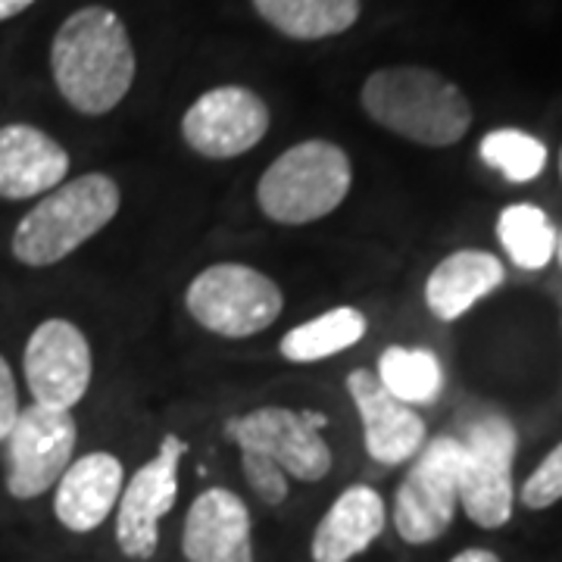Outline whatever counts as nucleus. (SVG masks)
<instances>
[{
  "label": "nucleus",
  "instance_id": "16",
  "mask_svg": "<svg viewBox=\"0 0 562 562\" xmlns=\"http://www.w3.org/2000/svg\"><path fill=\"white\" fill-rule=\"evenodd\" d=\"M69 176V154L38 125H0V201H35Z\"/></svg>",
  "mask_w": 562,
  "mask_h": 562
},
{
  "label": "nucleus",
  "instance_id": "11",
  "mask_svg": "<svg viewBox=\"0 0 562 562\" xmlns=\"http://www.w3.org/2000/svg\"><path fill=\"white\" fill-rule=\"evenodd\" d=\"M22 372L38 406L72 413L94 379L91 344L76 322L44 319L25 341Z\"/></svg>",
  "mask_w": 562,
  "mask_h": 562
},
{
  "label": "nucleus",
  "instance_id": "2",
  "mask_svg": "<svg viewBox=\"0 0 562 562\" xmlns=\"http://www.w3.org/2000/svg\"><path fill=\"white\" fill-rule=\"evenodd\" d=\"M319 409L257 406L225 422V438L241 450L244 479L266 506L288 501V482L316 484L331 472V447L322 438Z\"/></svg>",
  "mask_w": 562,
  "mask_h": 562
},
{
  "label": "nucleus",
  "instance_id": "3",
  "mask_svg": "<svg viewBox=\"0 0 562 562\" xmlns=\"http://www.w3.org/2000/svg\"><path fill=\"white\" fill-rule=\"evenodd\" d=\"M366 116L422 147H450L472 125V103L453 81L425 66H384L362 81Z\"/></svg>",
  "mask_w": 562,
  "mask_h": 562
},
{
  "label": "nucleus",
  "instance_id": "6",
  "mask_svg": "<svg viewBox=\"0 0 562 562\" xmlns=\"http://www.w3.org/2000/svg\"><path fill=\"white\" fill-rule=\"evenodd\" d=\"M184 306L203 331L228 341H244L279 319L284 294L276 279L254 266L213 262L191 279L184 291Z\"/></svg>",
  "mask_w": 562,
  "mask_h": 562
},
{
  "label": "nucleus",
  "instance_id": "27",
  "mask_svg": "<svg viewBox=\"0 0 562 562\" xmlns=\"http://www.w3.org/2000/svg\"><path fill=\"white\" fill-rule=\"evenodd\" d=\"M29 7H35V0H0V22L16 20Z\"/></svg>",
  "mask_w": 562,
  "mask_h": 562
},
{
  "label": "nucleus",
  "instance_id": "23",
  "mask_svg": "<svg viewBox=\"0 0 562 562\" xmlns=\"http://www.w3.org/2000/svg\"><path fill=\"white\" fill-rule=\"evenodd\" d=\"M484 166L513 184L535 181L547 169V144L522 128H494L479 144Z\"/></svg>",
  "mask_w": 562,
  "mask_h": 562
},
{
  "label": "nucleus",
  "instance_id": "20",
  "mask_svg": "<svg viewBox=\"0 0 562 562\" xmlns=\"http://www.w3.org/2000/svg\"><path fill=\"white\" fill-rule=\"evenodd\" d=\"M369 331V322L357 306H335L316 319L288 328L279 341V353L288 362H319L357 347Z\"/></svg>",
  "mask_w": 562,
  "mask_h": 562
},
{
  "label": "nucleus",
  "instance_id": "14",
  "mask_svg": "<svg viewBox=\"0 0 562 562\" xmlns=\"http://www.w3.org/2000/svg\"><path fill=\"white\" fill-rule=\"evenodd\" d=\"M188 562H254V522L247 503L228 487H206L188 506L181 528Z\"/></svg>",
  "mask_w": 562,
  "mask_h": 562
},
{
  "label": "nucleus",
  "instance_id": "22",
  "mask_svg": "<svg viewBox=\"0 0 562 562\" xmlns=\"http://www.w3.org/2000/svg\"><path fill=\"white\" fill-rule=\"evenodd\" d=\"M557 228L535 203H513L497 220V238L509 260L525 272H538L557 257Z\"/></svg>",
  "mask_w": 562,
  "mask_h": 562
},
{
  "label": "nucleus",
  "instance_id": "18",
  "mask_svg": "<svg viewBox=\"0 0 562 562\" xmlns=\"http://www.w3.org/2000/svg\"><path fill=\"white\" fill-rule=\"evenodd\" d=\"M506 279L503 262L487 250H453L425 279V303L431 316L457 322Z\"/></svg>",
  "mask_w": 562,
  "mask_h": 562
},
{
  "label": "nucleus",
  "instance_id": "7",
  "mask_svg": "<svg viewBox=\"0 0 562 562\" xmlns=\"http://www.w3.org/2000/svg\"><path fill=\"white\" fill-rule=\"evenodd\" d=\"M519 435L503 413H484L460 438V506L479 528H503L513 519Z\"/></svg>",
  "mask_w": 562,
  "mask_h": 562
},
{
  "label": "nucleus",
  "instance_id": "13",
  "mask_svg": "<svg viewBox=\"0 0 562 562\" xmlns=\"http://www.w3.org/2000/svg\"><path fill=\"white\" fill-rule=\"evenodd\" d=\"M347 394L357 406L362 422L366 453L382 465H401L419 453L428 435L422 416L397 397H391L375 372L353 369L347 375Z\"/></svg>",
  "mask_w": 562,
  "mask_h": 562
},
{
  "label": "nucleus",
  "instance_id": "10",
  "mask_svg": "<svg viewBox=\"0 0 562 562\" xmlns=\"http://www.w3.org/2000/svg\"><path fill=\"white\" fill-rule=\"evenodd\" d=\"M188 443L179 435H162L157 457L125 479L116 503V543L128 560H150L160 547V525L179 501V469Z\"/></svg>",
  "mask_w": 562,
  "mask_h": 562
},
{
  "label": "nucleus",
  "instance_id": "4",
  "mask_svg": "<svg viewBox=\"0 0 562 562\" xmlns=\"http://www.w3.org/2000/svg\"><path fill=\"white\" fill-rule=\"evenodd\" d=\"M122 191L106 172L66 179L25 213L13 232L10 250L29 269H47L69 260L81 244L101 235L120 216Z\"/></svg>",
  "mask_w": 562,
  "mask_h": 562
},
{
  "label": "nucleus",
  "instance_id": "5",
  "mask_svg": "<svg viewBox=\"0 0 562 562\" xmlns=\"http://www.w3.org/2000/svg\"><path fill=\"white\" fill-rule=\"evenodd\" d=\"M353 166L341 144L310 138L288 147L257 181V206L276 225H310L331 216L350 194Z\"/></svg>",
  "mask_w": 562,
  "mask_h": 562
},
{
  "label": "nucleus",
  "instance_id": "25",
  "mask_svg": "<svg viewBox=\"0 0 562 562\" xmlns=\"http://www.w3.org/2000/svg\"><path fill=\"white\" fill-rule=\"evenodd\" d=\"M20 391H16V379L10 362L0 357V443L7 441L10 428L20 419Z\"/></svg>",
  "mask_w": 562,
  "mask_h": 562
},
{
  "label": "nucleus",
  "instance_id": "15",
  "mask_svg": "<svg viewBox=\"0 0 562 562\" xmlns=\"http://www.w3.org/2000/svg\"><path fill=\"white\" fill-rule=\"evenodd\" d=\"M125 487V465L116 453L91 450L69 462L54 487V516L72 535L98 531L113 513Z\"/></svg>",
  "mask_w": 562,
  "mask_h": 562
},
{
  "label": "nucleus",
  "instance_id": "21",
  "mask_svg": "<svg viewBox=\"0 0 562 562\" xmlns=\"http://www.w3.org/2000/svg\"><path fill=\"white\" fill-rule=\"evenodd\" d=\"M382 387L406 406L435 403L443 391L441 360L425 347H387L375 369Z\"/></svg>",
  "mask_w": 562,
  "mask_h": 562
},
{
  "label": "nucleus",
  "instance_id": "28",
  "mask_svg": "<svg viewBox=\"0 0 562 562\" xmlns=\"http://www.w3.org/2000/svg\"><path fill=\"white\" fill-rule=\"evenodd\" d=\"M557 260H560V266H562V232L557 235Z\"/></svg>",
  "mask_w": 562,
  "mask_h": 562
},
{
  "label": "nucleus",
  "instance_id": "17",
  "mask_svg": "<svg viewBox=\"0 0 562 562\" xmlns=\"http://www.w3.org/2000/svg\"><path fill=\"white\" fill-rule=\"evenodd\" d=\"M384 525L382 494L369 484H353L325 509L310 541V557L313 562H353L382 538Z\"/></svg>",
  "mask_w": 562,
  "mask_h": 562
},
{
  "label": "nucleus",
  "instance_id": "8",
  "mask_svg": "<svg viewBox=\"0 0 562 562\" xmlns=\"http://www.w3.org/2000/svg\"><path fill=\"white\" fill-rule=\"evenodd\" d=\"M460 506V438L438 435L425 441L394 494V531L403 543L438 541Z\"/></svg>",
  "mask_w": 562,
  "mask_h": 562
},
{
  "label": "nucleus",
  "instance_id": "12",
  "mask_svg": "<svg viewBox=\"0 0 562 562\" xmlns=\"http://www.w3.org/2000/svg\"><path fill=\"white\" fill-rule=\"evenodd\" d=\"M269 106L244 85L203 91L181 116V138L203 160H235L254 150L269 132Z\"/></svg>",
  "mask_w": 562,
  "mask_h": 562
},
{
  "label": "nucleus",
  "instance_id": "24",
  "mask_svg": "<svg viewBox=\"0 0 562 562\" xmlns=\"http://www.w3.org/2000/svg\"><path fill=\"white\" fill-rule=\"evenodd\" d=\"M519 501H522L525 509H550L562 501V441L525 479Z\"/></svg>",
  "mask_w": 562,
  "mask_h": 562
},
{
  "label": "nucleus",
  "instance_id": "19",
  "mask_svg": "<svg viewBox=\"0 0 562 562\" xmlns=\"http://www.w3.org/2000/svg\"><path fill=\"white\" fill-rule=\"evenodd\" d=\"M254 10L284 38L325 41L357 25L362 0H254Z\"/></svg>",
  "mask_w": 562,
  "mask_h": 562
},
{
  "label": "nucleus",
  "instance_id": "1",
  "mask_svg": "<svg viewBox=\"0 0 562 562\" xmlns=\"http://www.w3.org/2000/svg\"><path fill=\"white\" fill-rule=\"evenodd\" d=\"M138 57L116 10L88 3L69 13L50 41V76L81 116L113 113L135 85Z\"/></svg>",
  "mask_w": 562,
  "mask_h": 562
},
{
  "label": "nucleus",
  "instance_id": "26",
  "mask_svg": "<svg viewBox=\"0 0 562 562\" xmlns=\"http://www.w3.org/2000/svg\"><path fill=\"white\" fill-rule=\"evenodd\" d=\"M450 562H503L494 550H484V547H469V550H462L457 553Z\"/></svg>",
  "mask_w": 562,
  "mask_h": 562
},
{
  "label": "nucleus",
  "instance_id": "9",
  "mask_svg": "<svg viewBox=\"0 0 562 562\" xmlns=\"http://www.w3.org/2000/svg\"><path fill=\"white\" fill-rule=\"evenodd\" d=\"M79 425L66 409L25 406L7 435V494L13 501H38L54 491L76 460Z\"/></svg>",
  "mask_w": 562,
  "mask_h": 562
},
{
  "label": "nucleus",
  "instance_id": "29",
  "mask_svg": "<svg viewBox=\"0 0 562 562\" xmlns=\"http://www.w3.org/2000/svg\"><path fill=\"white\" fill-rule=\"evenodd\" d=\"M560 172H562V154H560Z\"/></svg>",
  "mask_w": 562,
  "mask_h": 562
}]
</instances>
